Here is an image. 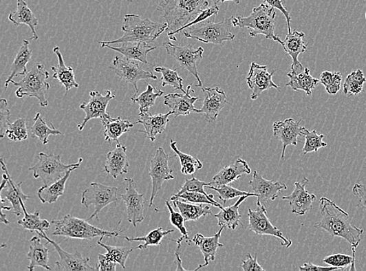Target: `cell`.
Segmentation results:
<instances>
[{
    "label": "cell",
    "instance_id": "obj_1",
    "mask_svg": "<svg viewBox=\"0 0 366 271\" xmlns=\"http://www.w3.org/2000/svg\"><path fill=\"white\" fill-rule=\"evenodd\" d=\"M322 220L315 224L316 228L326 230L333 237L344 239L357 248L361 241L363 229L352 226L349 215L327 197L319 200Z\"/></svg>",
    "mask_w": 366,
    "mask_h": 271
},
{
    "label": "cell",
    "instance_id": "obj_2",
    "mask_svg": "<svg viewBox=\"0 0 366 271\" xmlns=\"http://www.w3.org/2000/svg\"><path fill=\"white\" fill-rule=\"evenodd\" d=\"M208 7V0H162L159 10L167 24V36L177 41L175 34Z\"/></svg>",
    "mask_w": 366,
    "mask_h": 271
},
{
    "label": "cell",
    "instance_id": "obj_3",
    "mask_svg": "<svg viewBox=\"0 0 366 271\" xmlns=\"http://www.w3.org/2000/svg\"><path fill=\"white\" fill-rule=\"evenodd\" d=\"M167 30V24H160L148 19H142L136 14H126L124 19L122 31L124 36L112 41H100L101 45L120 44L127 42H141L150 44L160 36Z\"/></svg>",
    "mask_w": 366,
    "mask_h": 271
},
{
    "label": "cell",
    "instance_id": "obj_4",
    "mask_svg": "<svg viewBox=\"0 0 366 271\" xmlns=\"http://www.w3.org/2000/svg\"><path fill=\"white\" fill-rule=\"evenodd\" d=\"M231 17L234 27L252 30L249 32L250 36L257 37L261 34L266 39L274 40L281 45L283 43L275 34L276 11L270 5L261 3L258 8H253L252 14L248 17Z\"/></svg>",
    "mask_w": 366,
    "mask_h": 271
},
{
    "label": "cell",
    "instance_id": "obj_5",
    "mask_svg": "<svg viewBox=\"0 0 366 271\" xmlns=\"http://www.w3.org/2000/svg\"><path fill=\"white\" fill-rule=\"evenodd\" d=\"M54 226V232L52 235L63 236L67 239L81 240H92L96 237L114 238L118 237L124 230H103L92 226L89 221L75 217L71 215H66L61 219H54L52 221Z\"/></svg>",
    "mask_w": 366,
    "mask_h": 271
},
{
    "label": "cell",
    "instance_id": "obj_6",
    "mask_svg": "<svg viewBox=\"0 0 366 271\" xmlns=\"http://www.w3.org/2000/svg\"><path fill=\"white\" fill-rule=\"evenodd\" d=\"M49 78L50 73L45 70L43 63H36L31 70L27 72L24 78L19 83L12 80L10 84L19 88L16 91L17 98L25 96L36 98L40 106L45 107L49 105V102L45 98L46 91L50 89L47 82Z\"/></svg>",
    "mask_w": 366,
    "mask_h": 271
},
{
    "label": "cell",
    "instance_id": "obj_7",
    "mask_svg": "<svg viewBox=\"0 0 366 271\" xmlns=\"http://www.w3.org/2000/svg\"><path fill=\"white\" fill-rule=\"evenodd\" d=\"M233 27L232 17L218 23L209 20L184 30L183 34L186 38L199 40L202 43L223 45L224 42L233 41L235 39L231 31Z\"/></svg>",
    "mask_w": 366,
    "mask_h": 271
},
{
    "label": "cell",
    "instance_id": "obj_8",
    "mask_svg": "<svg viewBox=\"0 0 366 271\" xmlns=\"http://www.w3.org/2000/svg\"><path fill=\"white\" fill-rule=\"evenodd\" d=\"M38 163L30 167L34 178H41L43 186H50L65 176L67 171L73 169H78L83 163L80 158L77 164H65L62 163L61 155L40 153L38 155Z\"/></svg>",
    "mask_w": 366,
    "mask_h": 271
},
{
    "label": "cell",
    "instance_id": "obj_9",
    "mask_svg": "<svg viewBox=\"0 0 366 271\" xmlns=\"http://www.w3.org/2000/svg\"><path fill=\"white\" fill-rule=\"evenodd\" d=\"M81 204L86 208H89L91 205L94 206V212L88 219V221L96 217L98 220V215L105 207L108 205L117 204L119 200L118 188L117 187H110L105 184L92 182L83 193L81 196Z\"/></svg>",
    "mask_w": 366,
    "mask_h": 271
},
{
    "label": "cell",
    "instance_id": "obj_10",
    "mask_svg": "<svg viewBox=\"0 0 366 271\" xmlns=\"http://www.w3.org/2000/svg\"><path fill=\"white\" fill-rule=\"evenodd\" d=\"M167 54L173 57L180 67L186 69L197 80V87L202 88V83L197 72V63L203 59L204 50L202 47L194 49L193 45H177L171 42L164 44Z\"/></svg>",
    "mask_w": 366,
    "mask_h": 271
},
{
    "label": "cell",
    "instance_id": "obj_11",
    "mask_svg": "<svg viewBox=\"0 0 366 271\" xmlns=\"http://www.w3.org/2000/svg\"><path fill=\"white\" fill-rule=\"evenodd\" d=\"M142 63L140 61L122 59L119 56H116L113 65L109 68L126 83L131 84L136 90V94L133 96H138L139 80L158 78L153 73L144 71Z\"/></svg>",
    "mask_w": 366,
    "mask_h": 271
},
{
    "label": "cell",
    "instance_id": "obj_12",
    "mask_svg": "<svg viewBox=\"0 0 366 271\" xmlns=\"http://www.w3.org/2000/svg\"><path fill=\"white\" fill-rule=\"evenodd\" d=\"M248 228L258 235H271L281 241L282 246L289 248L292 245V241L286 237L281 230L272 224L267 216L265 205H257V209H248Z\"/></svg>",
    "mask_w": 366,
    "mask_h": 271
},
{
    "label": "cell",
    "instance_id": "obj_13",
    "mask_svg": "<svg viewBox=\"0 0 366 271\" xmlns=\"http://www.w3.org/2000/svg\"><path fill=\"white\" fill-rule=\"evenodd\" d=\"M149 176L152 178L153 188L149 206H153L156 195L160 191L165 181L174 180L173 170L169 166V155L162 147L157 149L151 160Z\"/></svg>",
    "mask_w": 366,
    "mask_h": 271
},
{
    "label": "cell",
    "instance_id": "obj_14",
    "mask_svg": "<svg viewBox=\"0 0 366 271\" xmlns=\"http://www.w3.org/2000/svg\"><path fill=\"white\" fill-rule=\"evenodd\" d=\"M39 237L47 240L48 243L54 246V250L60 257V261L56 262V268L60 271H90L97 270V268L90 266V258L83 257L78 250L74 253H69L63 250L61 246L54 240L50 239L45 232H39Z\"/></svg>",
    "mask_w": 366,
    "mask_h": 271
},
{
    "label": "cell",
    "instance_id": "obj_15",
    "mask_svg": "<svg viewBox=\"0 0 366 271\" xmlns=\"http://www.w3.org/2000/svg\"><path fill=\"white\" fill-rule=\"evenodd\" d=\"M1 160L2 169L5 171V174L3 175L1 188H0V198L5 201H9L12 205L14 215L20 217L24 213L22 204L28 199L33 198L34 196L25 195L22 192V182L15 183L11 178L8 166L4 164L3 160Z\"/></svg>",
    "mask_w": 366,
    "mask_h": 271
},
{
    "label": "cell",
    "instance_id": "obj_16",
    "mask_svg": "<svg viewBox=\"0 0 366 271\" xmlns=\"http://www.w3.org/2000/svg\"><path fill=\"white\" fill-rule=\"evenodd\" d=\"M124 183L127 184L126 192L120 196L126 205L127 220L136 228L144 219V195L138 192L132 178H125Z\"/></svg>",
    "mask_w": 366,
    "mask_h": 271
},
{
    "label": "cell",
    "instance_id": "obj_17",
    "mask_svg": "<svg viewBox=\"0 0 366 271\" xmlns=\"http://www.w3.org/2000/svg\"><path fill=\"white\" fill-rule=\"evenodd\" d=\"M116 96L113 95L111 91H106V94L103 95L98 91L90 92V100L88 102H83L80 106L81 111L85 113V118L83 122L78 125V129L83 131L87 123L92 119L100 118L109 116L110 113L107 112L109 102L114 100Z\"/></svg>",
    "mask_w": 366,
    "mask_h": 271
},
{
    "label": "cell",
    "instance_id": "obj_18",
    "mask_svg": "<svg viewBox=\"0 0 366 271\" xmlns=\"http://www.w3.org/2000/svg\"><path fill=\"white\" fill-rule=\"evenodd\" d=\"M277 70L269 72L266 66H261L257 63H252L250 65V70L246 78L247 84L250 89L252 90L251 99L257 100L261 94L266 90L271 88L280 89L272 80V76Z\"/></svg>",
    "mask_w": 366,
    "mask_h": 271
},
{
    "label": "cell",
    "instance_id": "obj_19",
    "mask_svg": "<svg viewBox=\"0 0 366 271\" xmlns=\"http://www.w3.org/2000/svg\"><path fill=\"white\" fill-rule=\"evenodd\" d=\"M310 180L304 177L301 182H295L294 192L288 196H283L282 199L287 200L294 215L303 216L312 208L316 195L310 194L305 187Z\"/></svg>",
    "mask_w": 366,
    "mask_h": 271
},
{
    "label": "cell",
    "instance_id": "obj_20",
    "mask_svg": "<svg viewBox=\"0 0 366 271\" xmlns=\"http://www.w3.org/2000/svg\"><path fill=\"white\" fill-rule=\"evenodd\" d=\"M249 184L254 193L257 195V205H265L270 200L274 201L283 190L288 189L286 184L266 180L257 171H254L252 180Z\"/></svg>",
    "mask_w": 366,
    "mask_h": 271
},
{
    "label": "cell",
    "instance_id": "obj_21",
    "mask_svg": "<svg viewBox=\"0 0 366 271\" xmlns=\"http://www.w3.org/2000/svg\"><path fill=\"white\" fill-rule=\"evenodd\" d=\"M202 91L205 99L197 113H205L208 122L213 123L217 120L219 113L228 105V99L225 91L219 87L202 88Z\"/></svg>",
    "mask_w": 366,
    "mask_h": 271
},
{
    "label": "cell",
    "instance_id": "obj_22",
    "mask_svg": "<svg viewBox=\"0 0 366 271\" xmlns=\"http://www.w3.org/2000/svg\"><path fill=\"white\" fill-rule=\"evenodd\" d=\"M301 121V120L296 121L292 118H288L283 121H276L272 125L274 136L283 143L281 160L284 158L288 147H296L298 145V138L299 136H302Z\"/></svg>",
    "mask_w": 366,
    "mask_h": 271
},
{
    "label": "cell",
    "instance_id": "obj_23",
    "mask_svg": "<svg viewBox=\"0 0 366 271\" xmlns=\"http://www.w3.org/2000/svg\"><path fill=\"white\" fill-rule=\"evenodd\" d=\"M195 92L189 85L185 94H171L164 97V105L169 107L174 117L187 116L191 113L199 112V109L195 107V102L200 100L199 98L191 96Z\"/></svg>",
    "mask_w": 366,
    "mask_h": 271
},
{
    "label": "cell",
    "instance_id": "obj_24",
    "mask_svg": "<svg viewBox=\"0 0 366 271\" xmlns=\"http://www.w3.org/2000/svg\"><path fill=\"white\" fill-rule=\"evenodd\" d=\"M129 166L130 163L127 155V147L118 143V146L114 151H109L107 155L104 171L116 180L120 175L127 174Z\"/></svg>",
    "mask_w": 366,
    "mask_h": 271
},
{
    "label": "cell",
    "instance_id": "obj_25",
    "mask_svg": "<svg viewBox=\"0 0 366 271\" xmlns=\"http://www.w3.org/2000/svg\"><path fill=\"white\" fill-rule=\"evenodd\" d=\"M171 115H173L171 111L165 114L145 113L141 115L140 119L138 120L135 124H142L144 130H139V132H143L150 141L154 142L157 135L161 134L166 131V125L170 121L169 117Z\"/></svg>",
    "mask_w": 366,
    "mask_h": 271
},
{
    "label": "cell",
    "instance_id": "obj_26",
    "mask_svg": "<svg viewBox=\"0 0 366 271\" xmlns=\"http://www.w3.org/2000/svg\"><path fill=\"white\" fill-rule=\"evenodd\" d=\"M224 228V226L220 227L219 232L212 236V237L206 238L204 235L197 233L191 239V242H194L195 245L200 248L205 259V263L200 265L194 271L207 267L211 261H215L217 250L219 248L224 247V245L220 243L219 239L222 237Z\"/></svg>",
    "mask_w": 366,
    "mask_h": 271
},
{
    "label": "cell",
    "instance_id": "obj_27",
    "mask_svg": "<svg viewBox=\"0 0 366 271\" xmlns=\"http://www.w3.org/2000/svg\"><path fill=\"white\" fill-rule=\"evenodd\" d=\"M120 44L118 47L111 45H102L101 48L107 47L124 55L127 60L138 61L151 65L147 61V56L150 52L156 50L157 47H152L149 44L141 42H127Z\"/></svg>",
    "mask_w": 366,
    "mask_h": 271
},
{
    "label": "cell",
    "instance_id": "obj_28",
    "mask_svg": "<svg viewBox=\"0 0 366 271\" xmlns=\"http://www.w3.org/2000/svg\"><path fill=\"white\" fill-rule=\"evenodd\" d=\"M305 33L298 31H293L288 33L286 39L283 40L281 45L284 51L292 56V72H298L303 69L301 63L299 61V56L301 54L305 53L307 49L308 43L304 42Z\"/></svg>",
    "mask_w": 366,
    "mask_h": 271
},
{
    "label": "cell",
    "instance_id": "obj_29",
    "mask_svg": "<svg viewBox=\"0 0 366 271\" xmlns=\"http://www.w3.org/2000/svg\"><path fill=\"white\" fill-rule=\"evenodd\" d=\"M251 172L247 161L239 158L235 161V164L224 166L218 174L213 177L211 182L216 186L230 184L239 180L243 175L251 174Z\"/></svg>",
    "mask_w": 366,
    "mask_h": 271
},
{
    "label": "cell",
    "instance_id": "obj_30",
    "mask_svg": "<svg viewBox=\"0 0 366 271\" xmlns=\"http://www.w3.org/2000/svg\"><path fill=\"white\" fill-rule=\"evenodd\" d=\"M54 53L57 56L58 65L51 67L52 72H54L52 78L56 79L58 82L65 86L66 89L65 96H67L68 91L72 89L78 88L79 84L75 80L74 69L65 65L59 46H55Z\"/></svg>",
    "mask_w": 366,
    "mask_h": 271
},
{
    "label": "cell",
    "instance_id": "obj_31",
    "mask_svg": "<svg viewBox=\"0 0 366 271\" xmlns=\"http://www.w3.org/2000/svg\"><path fill=\"white\" fill-rule=\"evenodd\" d=\"M8 19L13 22V24L16 26L21 25H28L30 28L33 34L31 39H39V36L36 31V28L39 25V20L32 12V10L29 8L25 0H17V10L10 14Z\"/></svg>",
    "mask_w": 366,
    "mask_h": 271
},
{
    "label": "cell",
    "instance_id": "obj_32",
    "mask_svg": "<svg viewBox=\"0 0 366 271\" xmlns=\"http://www.w3.org/2000/svg\"><path fill=\"white\" fill-rule=\"evenodd\" d=\"M101 120L104 127L105 140L109 144L114 142L120 143V137L130 132V129L135 125L129 120H123L120 117L113 118L110 115Z\"/></svg>",
    "mask_w": 366,
    "mask_h": 271
},
{
    "label": "cell",
    "instance_id": "obj_33",
    "mask_svg": "<svg viewBox=\"0 0 366 271\" xmlns=\"http://www.w3.org/2000/svg\"><path fill=\"white\" fill-rule=\"evenodd\" d=\"M30 249L27 254V259L30 261L28 265V270L33 271L36 268L40 267L47 270H51L49 266V249L43 244L38 236H34L30 240Z\"/></svg>",
    "mask_w": 366,
    "mask_h": 271
},
{
    "label": "cell",
    "instance_id": "obj_34",
    "mask_svg": "<svg viewBox=\"0 0 366 271\" xmlns=\"http://www.w3.org/2000/svg\"><path fill=\"white\" fill-rule=\"evenodd\" d=\"M248 196L243 195L239 197L234 205L225 207V208L220 209L219 213L214 215L218 220V226L219 227H225L231 230H235L241 224V215L239 213V207Z\"/></svg>",
    "mask_w": 366,
    "mask_h": 271
},
{
    "label": "cell",
    "instance_id": "obj_35",
    "mask_svg": "<svg viewBox=\"0 0 366 271\" xmlns=\"http://www.w3.org/2000/svg\"><path fill=\"white\" fill-rule=\"evenodd\" d=\"M30 43L28 40H24L21 46L20 50L17 52L13 62L12 67H11V73L10 76L6 80L5 89L7 90L11 80L17 76H25L28 72L27 65L31 60L32 52L29 48Z\"/></svg>",
    "mask_w": 366,
    "mask_h": 271
},
{
    "label": "cell",
    "instance_id": "obj_36",
    "mask_svg": "<svg viewBox=\"0 0 366 271\" xmlns=\"http://www.w3.org/2000/svg\"><path fill=\"white\" fill-rule=\"evenodd\" d=\"M288 77L289 82L286 84L287 87L289 86L294 91H304L308 96H311L312 90L321 83L319 79L311 76L310 69L307 67L300 74L295 72L288 73Z\"/></svg>",
    "mask_w": 366,
    "mask_h": 271
},
{
    "label": "cell",
    "instance_id": "obj_37",
    "mask_svg": "<svg viewBox=\"0 0 366 271\" xmlns=\"http://www.w3.org/2000/svg\"><path fill=\"white\" fill-rule=\"evenodd\" d=\"M75 169L67 171V174L61 178L60 180L56 181L50 186H43L38 190V197L43 204H55L58 199L65 194L66 183L69 180V175Z\"/></svg>",
    "mask_w": 366,
    "mask_h": 271
},
{
    "label": "cell",
    "instance_id": "obj_38",
    "mask_svg": "<svg viewBox=\"0 0 366 271\" xmlns=\"http://www.w3.org/2000/svg\"><path fill=\"white\" fill-rule=\"evenodd\" d=\"M174 206L178 209L184 218L185 221H197L202 217L211 215L212 211L208 204L206 206L196 204H189L188 202L174 199L172 201Z\"/></svg>",
    "mask_w": 366,
    "mask_h": 271
},
{
    "label": "cell",
    "instance_id": "obj_39",
    "mask_svg": "<svg viewBox=\"0 0 366 271\" xmlns=\"http://www.w3.org/2000/svg\"><path fill=\"white\" fill-rule=\"evenodd\" d=\"M23 211L25 217L21 220L17 221V224L23 228L30 230L32 232H45L50 228V223L47 220H43L40 217V212L36 210L34 213H28L25 203L22 204Z\"/></svg>",
    "mask_w": 366,
    "mask_h": 271
},
{
    "label": "cell",
    "instance_id": "obj_40",
    "mask_svg": "<svg viewBox=\"0 0 366 271\" xmlns=\"http://www.w3.org/2000/svg\"><path fill=\"white\" fill-rule=\"evenodd\" d=\"M33 121L34 124L30 129L32 136L33 138H38L43 145H47L50 136L62 135V132L55 129L54 124L50 128L39 113H36Z\"/></svg>",
    "mask_w": 366,
    "mask_h": 271
},
{
    "label": "cell",
    "instance_id": "obj_41",
    "mask_svg": "<svg viewBox=\"0 0 366 271\" xmlns=\"http://www.w3.org/2000/svg\"><path fill=\"white\" fill-rule=\"evenodd\" d=\"M164 94V91L155 89L153 85L150 84L147 86V89L142 92L141 95L133 96L131 98L133 102H137L139 105V116L148 113L149 109L155 105L157 98L161 97Z\"/></svg>",
    "mask_w": 366,
    "mask_h": 271
},
{
    "label": "cell",
    "instance_id": "obj_42",
    "mask_svg": "<svg viewBox=\"0 0 366 271\" xmlns=\"http://www.w3.org/2000/svg\"><path fill=\"white\" fill-rule=\"evenodd\" d=\"M177 144L176 141L171 140V148L176 153L180 159V162H181L182 174L186 175H194L197 171L202 169L203 164L201 161L193 155L180 151L177 147Z\"/></svg>",
    "mask_w": 366,
    "mask_h": 271
},
{
    "label": "cell",
    "instance_id": "obj_43",
    "mask_svg": "<svg viewBox=\"0 0 366 271\" xmlns=\"http://www.w3.org/2000/svg\"><path fill=\"white\" fill-rule=\"evenodd\" d=\"M174 232L173 230H164L162 228H156L152 232H150L147 236L143 237H123L127 241H144V245H139L136 247V250H145L149 246H158L161 244L162 239L167 235H170Z\"/></svg>",
    "mask_w": 366,
    "mask_h": 271
},
{
    "label": "cell",
    "instance_id": "obj_44",
    "mask_svg": "<svg viewBox=\"0 0 366 271\" xmlns=\"http://www.w3.org/2000/svg\"><path fill=\"white\" fill-rule=\"evenodd\" d=\"M366 78L362 70L352 72L347 76L344 83V94L347 97L358 96L363 91Z\"/></svg>",
    "mask_w": 366,
    "mask_h": 271
},
{
    "label": "cell",
    "instance_id": "obj_45",
    "mask_svg": "<svg viewBox=\"0 0 366 271\" xmlns=\"http://www.w3.org/2000/svg\"><path fill=\"white\" fill-rule=\"evenodd\" d=\"M301 136L305 137V142L302 153H318L319 149L327 147V143L323 142L324 135H319L316 130H308L305 127H302Z\"/></svg>",
    "mask_w": 366,
    "mask_h": 271
},
{
    "label": "cell",
    "instance_id": "obj_46",
    "mask_svg": "<svg viewBox=\"0 0 366 271\" xmlns=\"http://www.w3.org/2000/svg\"><path fill=\"white\" fill-rule=\"evenodd\" d=\"M353 256H348L345 254L330 255L323 259V262L332 266L338 268L340 270H356L354 267V261H356V248L352 247Z\"/></svg>",
    "mask_w": 366,
    "mask_h": 271
},
{
    "label": "cell",
    "instance_id": "obj_47",
    "mask_svg": "<svg viewBox=\"0 0 366 271\" xmlns=\"http://www.w3.org/2000/svg\"><path fill=\"white\" fill-rule=\"evenodd\" d=\"M212 184V182L207 183L205 182H202L193 177L191 178V180L185 181L184 186L176 195H178L187 192L200 193L206 195L209 200L213 203L214 206L218 207L219 209H222V205L217 203V202L214 199V195L213 194H207L204 190V187L211 186Z\"/></svg>",
    "mask_w": 366,
    "mask_h": 271
},
{
    "label": "cell",
    "instance_id": "obj_48",
    "mask_svg": "<svg viewBox=\"0 0 366 271\" xmlns=\"http://www.w3.org/2000/svg\"><path fill=\"white\" fill-rule=\"evenodd\" d=\"M155 72L162 74L161 82L162 87L166 85L172 86L173 88L183 91L185 94L186 91L184 89L182 78L179 76L177 70H172V69L165 67H155Z\"/></svg>",
    "mask_w": 366,
    "mask_h": 271
},
{
    "label": "cell",
    "instance_id": "obj_49",
    "mask_svg": "<svg viewBox=\"0 0 366 271\" xmlns=\"http://www.w3.org/2000/svg\"><path fill=\"white\" fill-rule=\"evenodd\" d=\"M103 237L100 238V240L97 242L98 246L104 248L107 251V254L111 257L114 261L120 265L122 268L125 269L126 261L129 258L131 253L136 250V247H122V246H112L104 244L102 242Z\"/></svg>",
    "mask_w": 366,
    "mask_h": 271
},
{
    "label": "cell",
    "instance_id": "obj_50",
    "mask_svg": "<svg viewBox=\"0 0 366 271\" xmlns=\"http://www.w3.org/2000/svg\"><path fill=\"white\" fill-rule=\"evenodd\" d=\"M208 188L215 190V191L218 193L217 197L223 202L224 204L230 199L241 197V196L243 195H247L248 197H257V195L254 193H252L241 191V190L230 186V184H223V186H211Z\"/></svg>",
    "mask_w": 366,
    "mask_h": 271
},
{
    "label": "cell",
    "instance_id": "obj_51",
    "mask_svg": "<svg viewBox=\"0 0 366 271\" xmlns=\"http://www.w3.org/2000/svg\"><path fill=\"white\" fill-rule=\"evenodd\" d=\"M319 82L324 85L327 94L336 95L341 89L342 74L338 72H330L325 71L319 77Z\"/></svg>",
    "mask_w": 366,
    "mask_h": 271
},
{
    "label": "cell",
    "instance_id": "obj_52",
    "mask_svg": "<svg viewBox=\"0 0 366 271\" xmlns=\"http://www.w3.org/2000/svg\"><path fill=\"white\" fill-rule=\"evenodd\" d=\"M166 205L167 206L168 210L170 212L171 223L174 227L177 228L182 234L181 238L173 241H176L177 243H178V242H181L182 243V242L185 240L189 244H191V240L189 239L188 230L184 226L185 220L182 213L174 210L169 201H166Z\"/></svg>",
    "mask_w": 366,
    "mask_h": 271
},
{
    "label": "cell",
    "instance_id": "obj_53",
    "mask_svg": "<svg viewBox=\"0 0 366 271\" xmlns=\"http://www.w3.org/2000/svg\"><path fill=\"white\" fill-rule=\"evenodd\" d=\"M10 140L21 142L27 140L28 132L26 126V120L24 118L17 119L11 123L6 131Z\"/></svg>",
    "mask_w": 366,
    "mask_h": 271
},
{
    "label": "cell",
    "instance_id": "obj_54",
    "mask_svg": "<svg viewBox=\"0 0 366 271\" xmlns=\"http://www.w3.org/2000/svg\"><path fill=\"white\" fill-rule=\"evenodd\" d=\"M182 199L188 203L199 204H208L214 206L213 203L204 194L200 193H184L181 195H173L171 198V201L174 199Z\"/></svg>",
    "mask_w": 366,
    "mask_h": 271
},
{
    "label": "cell",
    "instance_id": "obj_55",
    "mask_svg": "<svg viewBox=\"0 0 366 271\" xmlns=\"http://www.w3.org/2000/svg\"><path fill=\"white\" fill-rule=\"evenodd\" d=\"M8 102L7 100H0V137L3 138L9 126L10 125L11 113L8 108Z\"/></svg>",
    "mask_w": 366,
    "mask_h": 271
},
{
    "label": "cell",
    "instance_id": "obj_56",
    "mask_svg": "<svg viewBox=\"0 0 366 271\" xmlns=\"http://www.w3.org/2000/svg\"><path fill=\"white\" fill-rule=\"evenodd\" d=\"M97 263V270L100 271H115L117 262L110 257L107 253L106 254L98 255Z\"/></svg>",
    "mask_w": 366,
    "mask_h": 271
},
{
    "label": "cell",
    "instance_id": "obj_57",
    "mask_svg": "<svg viewBox=\"0 0 366 271\" xmlns=\"http://www.w3.org/2000/svg\"><path fill=\"white\" fill-rule=\"evenodd\" d=\"M352 193L358 199L357 207L366 211V186L363 184L356 183L352 188Z\"/></svg>",
    "mask_w": 366,
    "mask_h": 271
},
{
    "label": "cell",
    "instance_id": "obj_58",
    "mask_svg": "<svg viewBox=\"0 0 366 271\" xmlns=\"http://www.w3.org/2000/svg\"><path fill=\"white\" fill-rule=\"evenodd\" d=\"M241 268L245 271H263L264 268H261L257 261V253H255V257H252L250 253H248L246 259L242 261Z\"/></svg>",
    "mask_w": 366,
    "mask_h": 271
},
{
    "label": "cell",
    "instance_id": "obj_59",
    "mask_svg": "<svg viewBox=\"0 0 366 271\" xmlns=\"http://www.w3.org/2000/svg\"><path fill=\"white\" fill-rule=\"evenodd\" d=\"M264 3L270 6V7L274 9L279 10L286 17L288 33H292V28H290V21H292V17H290V13L286 8L283 7L282 0H263Z\"/></svg>",
    "mask_w": 366,
    "mask_h": 271
},
{
    "label": "cell",
    "instance_id": "obj_60",
    "mask_svg": "<svg viewBox=\"0 0 366 271\" xmlns=\"http://www.w3.org/2000/svg\"><path fill=\"white\" fill-rule=\"evenodd\" d=\"M300 270H308V271H331V270H340L338 268L329 266V267H321L319 265L313 264L312 263H305L303 266L299 268Z\"/></svg>",
    "mask_w": 366,
    "mask_h": 271
},
{
    "label": "cell",
    "instance_id": "obj_61",
    "mask_svg": "<svg viewBox=\"0 0 366 271\" xmlns=\"http://www.w3.org/2000/svg\"><path fill=\"white\" fill-rule=\"evenodd\" d=\"M177 248L175 251V263L177 264V269L176 270H186L182 266V261L181 259V256H180V252H181L182 249V243L181 242H178Z\"/></svg>",
    "mask_w": 366,
    "mask_h": 271
},
{
    "label": "cell",
    "instance_id": "obj_62",
    "mask_svg": "<svg viewBox=\"0 0 366 271\" xmlns=\"http://www.w3.org/2000/svg\"><path fill=\"white\" fill-rule=\"evenodd\" d=\"M214 4H217L219 3H225L226 1H232L234 2L235 4H239L241 2V0H213Z\"/></svg>",
    "mask_w": 366,
    "mask_h": 271
},
{
    "label": "cell",
    "instance_id": "obj_63",
    "mask_svg": "<svg viewBox=\"0 0 366 271\" xmlns=\"http://www.w3.org/2000/svg\"><path fill=\"white\" fill-rule=\"evenodd\" d=\"M127 1L132 2L133 0H127Z\"/></svg>",
    "mask_w": 366,
    "mask_h": 271
},
{
    "label": "cell",
    "instance_id": "obj_64",
    "mask_svg": "<svg viewBox=\"0 0 366 271\" xmlns=\"http://www.w3.org/2000/svg\"><path fill=\"white\" fill-rule=\"evenodd\" d=\"M365 19H366V13H365Z\"/></svg>",
    "mask_w": 366,
    "mask_h": 271
}]
</instances>
